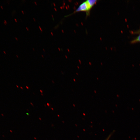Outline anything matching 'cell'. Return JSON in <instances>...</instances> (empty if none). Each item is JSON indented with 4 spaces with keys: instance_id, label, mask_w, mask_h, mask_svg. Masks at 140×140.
I'll list each match as a JSON object with an SVG mask.
<instances>
[{
    "instance_id": "obj_1",
    "label": "cell",
    "mask_w": 140,
    "mask_h": 140,
    "mask_svg": "<svg viewBox=\"0 0 140 140\" xmlns=\"http://www.w3.org/2000/svg\"><path fill=\"white\" fill-rule=\"evenodd\" d=\"M97 0H87L83 2L81 4L72 14L70 15L80 11H85L86 13V16L90 14V11L92 8L95 4L97 1Z\"/></svg>"
},
{
    "instance_id": "obj_2",
    "label": "cell",
    "mask_w": 140,
    "mask_h": 140,
    "mask_svg": "<svg viewBox=\"0 0 140 140\" xmlns=\"http://www.w3.org/2000/svg\"><path fill=\"white\" fill-rule=\"evenodd\" d=\"M138 42H140V34L136 39L132 41V43H134Z\"/></svg>"
},
{
    "instance_id": "obj_3",
    "label": "cell",
    "mask_w": 140,
    "mask_h": 140,
    "mask_svg": "<svg viewBox=\"0 0 140 140\" xmlns=\"http://www.w3.org/2000/svg\"><path fill=\"white\" fill-rule=\"evenodd\" d=\"M113 133H111L107 137V138L105 139V140H109L110 137H111L112 134Z\"/></svg>"
},
{
    "instance_id": "obj_4",
    "label": "cell",
    "mask_w": 140,
    "mask_h": 140,
    "mask_svg": "<svg viewBox=\"0 0 140 140\" xmlns=\"http://www.w3.org/2000/svg\"><path fill=\"white\" fill-rule=\"evenodd\" d=\"M39 28H40V30L41 31H42V29H41V28L40 27V26H39Z\"/></svg>"
},
{
    "instance_id": "obj_5",
    "label": "cell",
    "mask_w": 140,
    "mask_h": 140,
    "mask_svg": "<svg viewBox=\"0 0 140 140\" xmlns=\"http://www.w3.org/2000/svg\"><path fill=\"white\" fill-rule=\"evenodd\" d=\"M4 22L6 24H7V22L5 20H4Z\"/></svg>"
},
{
    "instance_id": "obj_6",
    "label": "cell",
    "mask_w": 140,
    "mask_h": 140,
    "mask_svg": "<svg viewBox=\"0 0 140 140\" xmlns=\"http://www.w3.org/2000/svg\"><path fill=\"white\" fill-rule=\"evenodd\" d=\"M15 39H16V40H17V41H18V39L16 37H15Z\"/></svg>"
},
{
    "instance_id": "obj_7",
    "label": "cell",
    "mask_w": 140,
    "mask_h": 140,
    "mask_svg": "<svg viewBox=\"0 0 140 140\" xmlns=\"http://www.w3.org/2000/svg\"><path fill=\"white\" fill-rule=\"evenodd\" d=\"M3 52L5 54H6V52H5V51H4Z\"/></svg>"
},
{
    "instance_id": "obj_8",
    "label": "cell",
    "mask_w": 140,
    "mask_h": 140,
    "mask_svg": "<svg viewBox=\"0 0 140 140\" xmlns=\"http://www.w3.org/2000/svg\"><path fill=\"white\" fill-rule=\"evenodd\" d=\"M0 7H1V8L2 9H3V7L2 6H0Z\"/></svg>"
},
{
    "instance_id": "obj_9",
    "label": "cell",
    "mask_w": 140,
    "mask_h": 140,
    "mask_svg": "<svg viewBox=\"0 0 140 140\" xmlns=\"http://www.w3.org/2000/svg\"><path fill=\"white\" fill-rule=\"evenodd\" d=\"M14 20L16 21V22H17V20L15 18L14 19Z\"/></svg>"
},
{
    "instance_id": "obj_10",
    "label": "cell",
    "mask_w": 140,
    "mask_h": 140,
    "mask_svg": "<svg viewBox=\"0 0 140 140\" xmlns=\"http://www.w3.org/2000/svg\"><path fill=\"white\" fill-rule=\"evenodd\" d=\"M53 5H54V6H56V5H55V3H53Z\"/></svg>"
},
{
    "instance_id": "obj_11",
    "label": "cell",
    "mask_w": 140,
    "mask_h": 140,
    "mask_svg": "<svg viewBox=\"0 0 140 140\" xmlns=\"http://www.w3.org/2000/svg\"><path fill=\"white\" fill-rule=\"evenodd\" d=\"M51 33L52 35H53V33L52 32H51Z\"/></svg>"
},
{
    "instance_id": "obj_12",
    "label": "cell",
    "mask_w": 140,
    "mask_h": 140,
    "mask_svg": "<svg viewBox=\"0 0 140 140\" xmlns=\"http://www.w3.org/2000/svg\"><path fill=\"white\" fill-rule=\"evenodd\" d=\"M54 9L55 10V11H57V9H56V8H54Z\"/></svg>"
},
{
    "instance_id": "obj_13",
    "label": "cell",
    "mask_w": 140,
    "mask_h": 140,
    "mask_svg": "<svg viewBox=\"0 0 140 140\" xmlns=\"http://www.w3.org/2000/svg\"><path fill=\"white\" fill-rule=\"evenodd\" d=\"M22 11V13L23 14H24V12H23V11L22 10V11Z\"/></svg>"
},
{
    "instance_id": "obj_14",
    "label": "cell",
    "mask_w": 140,
    "mask_h": 140,
    "mask_svg": "<svg viewBox=\"0 0 140 140\" xmlns=\"http://www.w3.org/2000/svg\"><path fill=\"white\" fill-rule=\"evenodd\" d=\"M26 29H27V30H28V31L29 30V29L27 27H26Z\"/></svg>"
},
{
    "instance_id": "obj_15",
    "label": "cell",
    "mask_w": 140,
    "mask_h": 140,
    "mask_svg": "<svg viewBox=\"0 0 140 140\" xmlns=\"http://www.w3.org/2000/svg\"><path fill=\"white\" fill-rule=\"evenodd\" d=\"M4 23L5 25H6V24L4 22Z\"/></svg>"
},
{
    "instance_id": "obj_16",
    "label": "cell",
    "mask_w": 140,
    "mask_h": 140,
    "mask_svg": "<svg viewBox=\"0 0 140 140\" xmlns=\"http://www.w3.org/2000/svg\"><path fill=\"white\" fill-rule=\"evenodd\" d=\"M52 16L53 18V20H54V19H53V16L52 15Z\"/></svg>"
},
{
    "instance_id": "obj_17",
    "label": "cell",
    "mask_w": 140,
    "mask_h": 140,
    "mask_svg": "<svg viewBox=\"0 0 140 140\" xmlns=\"http://www.w3.org/2000/svg\"><path fill=\"white\" fill-rule=\"evenodd\" d=\"M34 3H35L36 5H37V3H36V2H34Z\"/></svg>"
},
{
    "instance_id": "obj_18",
    "label": "cell",
    "mask_w": 140,
    "mask_h": 140,
    "mask_svg": "<svg viewBox=\"0 0 140 140\" xmlns=\"http://www.w3.org/2000/svg\"><path fill=\"white\" fill-rule=\"evenodd\" d=\"M33 19H34V21H36V20L35 19V18H33Z\"/></svg>"
},
{
    "instance_id": "obj_19",
    "label": "cell",
    "mask_w": 140,
    "mask_h": 140,
    "mask_svg": "<svg viewBox=\"0 0 140 140\" xmlns=\"http://www.w3.org/2000/svg\"><path fill=\"white\" fill-rule=\"evenodd\" d=\"M43 51H45V50H44V49H43Z\"/></svg>"
},
{
    "instance_id": "obj_20",
    "label": "cell",
    "mask_w": 140,
    "mask_h": 140,
    "mask_svg": "<svg viewBox=\"0 0 140 140\" xmlns=\"http://www.w3.org/2000/svg\"><path fill=\"white\" fill-rule=\"evenodd\" d=\"M33 50H34V48H33Z\"/></svg>"
},
{
    "instance_id": "obj_21",
    "label": "cell",
    "mask_w": 140,
    "mask_h": 140,
    "mask_svg": "<svg viewBox=\"0 0 140 140\" xmlns=\"http://www.w3.org/2000/svg\"><path fill=\"white\" fill-rule=\"evenodd\" d=\"M58 49L59 50H60V49L59 48H58Z\"/></svg>"
},
{
    "instance_id": "obj_22",
    "label": "cell",
    "mask_w": 140,
    "mask_h": 140,
    "mask_svg": "<svg viewBox=\"0 0 140 140\" xmlns=\"http://www.w3.org/2000/svg\"><path fill=\"white\" fill-rule=\"evenodd\" d=\"M16 56H17V57H18V56H17V55H16Z\"/></svg>"
}]
</instances>
